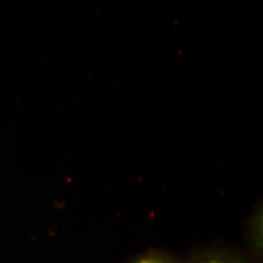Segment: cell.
<instances>
[{
  "label": "cell",
  "instance_id": "2",
  "mask_svg": "<svg viewBox=\"0 0 263 263\" xmlns=\"http://www.w3.org/2000/svg\"><path fill=\"white\" fill-rule=\"evenodd\" d=\"M249 241L250 247L254 254L259 257L262 256V214L261 211L254 215V218L250 224L249 230Z\"/></svg>",
  "mask_w": 263,
  "mask_h": 263
},
{
  "label": "cell",
  "instance_id": "3",
  "mask_svg": "<svg viewBox=\"0 0 263 263\" xmlns=\"http://www.w3.org/2000/svg\"><path fill=\"white\" fill-rule=\"evenodd\" d=\"M131 263H184V261L173 254L151 251L136 257Z\"/></svg>",
  "mask_w": 263,
  "mask_h": 263
},
{
  "label": "cell",
  "instance_id": "1",
  "mask_svg": "<svg viewBox=\"0 0 263 263\" xmlns=\"http://www.w3.org/2000/svg\"><path fill=\"white\" fill-rule=\"evenodd\" d=\"M184 263H251L240 254L223 251L209 250L194 255Z\"/></svg>",
  "mask_w": 263,
  "mask_h": 263
}]
</instances>
